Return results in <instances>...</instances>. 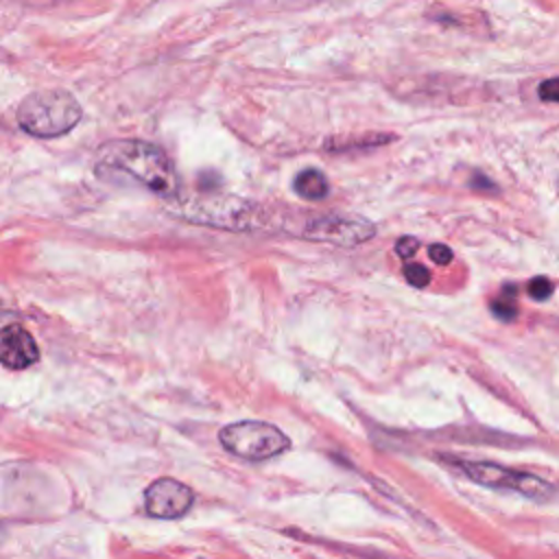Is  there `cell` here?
I'll return each mask as SVG.
<instances>
[{
	"label": "cell",
	"instance_id": "1",
	"mask_svg": "<svg viewBox=\"0 0 559 559\" xmlns=\"http://www.w3.org/2000/svg\"><path fill=\"white\" fill-rule=\"evenodd\" d=\"M96 173L100 177L118 173L162 197L177 194V175L170 159L159 146L142 140H116L103 146Z\"/></svg>",
	"mask_w": 559,
	"mask_h": 559
},
{
	"label": "cell",
	"instance_id": "2",
	"mask_svg": "<svg viewBox=\"0 0 559 559\" xmlns=\"http://www.w3.org/2000/svg\"><path fill=\"white\" fill-rule=\"evenodd\" d=\"M17 124L35 138H57L81 120V105L66 90H39L17 107Z\"/></svg>",
	"mask_w": 559,
	"mask_h": 559
},
{
	"label": "cell",
	"instance_id": "3",
	"mask_svg": "<svg viewBox=\"0 0 559 559\" xmlns=\"http://www.w3.org/2000/svg\"><path fill=\"white\" fill-rule=\"evenodd\" d=\"M173 212L192 223L214 225L223 229H253L260 223V207L236 197H188L173 203Z\"/></svg>",
	"mask_w": 559,
	"mask_h": 559
},
{
	"label": "cell",
	"instance_id": "4",
	"mask_svg": "<svg viewBox=\"0 0 559 559\" xmlns=\"http://www.w3.org/2000/svg\"><path fill=\"white\" fill-rule=\"evenodd\" d=\"M223 448L245 461H266L290 448V439L264 421H238L221 428Z\"/></svg>",
	"mask_w": 559,
	"mask_h": 559
},
{
	"label": "cell",
	"instance_id": "5",
	"mask_svg": "<svg viewBox=\"0 0 559 559\" xmlns=\"http://www.w3.org/2000/svg\"><path fill=\"white\" fill-rule=\"evenodd\" d=\"M459 467L465 472L467 478H472L478 485L493 487V489H513L526 498L533 500H546L552 493V487L531 474L511 472L507 467H500L496 463L487 461H459Z\"/></svg>",
	"mask_w": 559,
	"mask_h": 559
},
{
	"label": "cell",
	"instance_id": "6",
	"mask_svg": "<svg viewBox=\"0 0 559 559\" xmlns=\"http://www.w3.org/2000/svg\"><path fill=\"white\" fill-rule=\"evenodd\" d=\"M376 227L362 216L354 214H325L306 225L304 236L310 240L332 242L338 247H356L369 238H373Z\"/></svg>",
	"mask_w": 559,
	"mask_h": 559
},
{
	"label": "cell",
	"instance_id": "7",
	"mask_svg": "<svg viewBox=\"0 0 559 559\" xmlns=\"http://www.w3.org/2000/svg\"><path fill=\"white\" fill-rule=\"evenodd\" d=\"M192 491L175 478H159L144 491L146 513L162 520L181 518L192 507Z\"/></svg>",
	"mask_w": 559,
	"mask_h": 559
},
{
	"label": "cell",
	"instance_id": "8",
	"mask_svg": "<svg viewBox=\"0 0 559 559\" xmlns=\"http://www.w3.org/2000/svg\"><path fill=\"white\" fill-rule=\"evenodd\" d=\"M39 358L37 343L17 323L7 325L0 334V360L9 369H26Z\"/></svg>",
	"mask_w": 559,
	"mask_h": 559
},
{
	"label": "cell",
	"instance_id": "9",
	"mask_svg": "<svg viewBox=\"0 0 559 559\" xmlns=\"http://www.w3.org/2000/svg\"><path fill=\"white\" fill-rule=\"evenodd\" d=\"M295 192L301 197V199H308V201H317V199H323L328 197L330 192V183L325 179V175L321 170H314V168H306L301 170L297 177H295Z\"/></svg>",
	"mask_w": 559,
	"mask_h": 559
},
{
	"label": "cell",
	"instance_id": "10",
	"mask_svg": "<svg viewBox=\"0 0 559 559\" xmlns=\"http://www.w3.org/2000/svg\"><path fill=\"white\" fill-rule=\"evenodd\" d=\"M404 277L411 286L424 288L430 282V271L424 264H404Z\"/></svg>",
	"mask_w": 559,
	"mask_h": 559
},
{
	"label": "cell",
	"instance_id": "11",
	"mask_svg": "<svg viewBox=\"0 0 559 559\" xmlns=\"http://www.w3.org/2000/svg\"><path fill=\"white\" fill-rule=\"evenodd\" d=\"M491 310H493V314H496L498 319H504V321H509V319H513V317L518 314V306L513 304V297H507V295L498 297V299L491 304Z\"/></svg>",
	"mask_w": 559,
	"mask_h": 559
},
{
	"label": "cell",
	"instance_id": "12",
	"mask_svg": "<svg viewBox=\"0 0 559 559\" xmlns=\"http://www.w3.org/2000/svg\"><path fill=\"white\" fill-rule=\"evenodd\" d=\"M528 293H531L533 299L544 301L546 297H550L552 284H550L546 277H535V280H531V284H528Z\"/></svg>",
	"mask_w": 559,
	"mask_h": 559
},
{
	"label": "cell",
	"instance_id": "13",
	"mask_svg": "<svg viewBox=\"0 0 559 559\" xmlns=\"http://www.w3.org/2000/svg\"><path fill=\"white\" fill-rule=\"evenodd\" d=\"M417 249H419V240L413 238V236H402V238L395 242V253H397L402 260H408L411 255H415Z\"/></svg>",
	"mask_w": 559,
	"mask_h": 559
},
{
	"label": "cell",
	"instance_id": "14",
	"mask_svg": "<svg viewBox=\"0 0 559 559\" xmlns=\"http://www.w3.org/2000/svg\"><path fill=\"white\" fill-rule=\"evenodd\" d=\"M539 98L542 100H550V103H559V76L557 79H546L539 85Z\"/></svg>",
	"mask_w": 559,
	"mask_h": 559
},
{
	"label": "cell",
	"instance_id": "15",
	"mask_svg": "<svg viewBox=\"0 0 559 559\" xmlns=\"http://www.w3.org/2000/svg\"><path fill=\"white\" fill-rule=\"evenodd\" d=\"M428 255H430V260L437 262V264H450V260H452L450 247H445V245H441V242L430 245V247H428Z\"/></svg>",
	"mask_w": 559,
	"mask_h": 559
}]
</instances>
